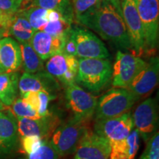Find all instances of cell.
<instances>
[{"label":"cell","instance_id":"6da1fadb","mask_svg":"<svg viewBox=\"0 0 159 159\" xmlns=\"http://www.w3.org/2000/svg\"><path fill=\"white\" fill-rule=\"evenodd\" d=\"M75 19L79 24L96 32L121 50L133 51L122 14L106 0H102L96 8Z\"/></svg>","mask_w":159,"mask_h":159},{"label":"cell","instance_id":"7a4b0ae2","mask_svg":"<svg viewBox=\"0 0 159 159\" xmlns=\"http://www.w3.org/2000/svg\"><path fill=\"white\" fill-rule=\"evenodd\" d=\"M112 78V65L108 59L80 58L75 82L91 92H99Z\"/></svg>","mask_w":159,"mask_h":159},{"label":"cell","instance_id":"3957f363","mask_svg":"<svg viewBox=\"0 0 159 159\" xmlns=\"http://www.w3.org/2000/svg\"><path fill=\"white\" fill-rule=\"evenodd\" d=\"M137 100L128 89H111L97 99L95 119L101 120L121 116L129 112Z\"/></svg>","mask_w":159,"mask_h":159},{"label":"cell","instance_id":"277c9868","mask_svg":"<svg viewBox=\"0 0 159 159\" xmlns=\"http://www.w3.org/2000/svg\"><path fill=\"white\" fill-rule=\"evenodd\" d=\"M144 32V54L152 55L158 44L159 0H136Z\"/></svg>","mask_w":159,"mask_h":159},{"label":"cell","instance_id":"5b68a950","mask_svg":"<svg viewBox=\"0 0 159 159\" xmlns=\"http://www.w3.org/2000/svg\"><path fill=\"white\" fill-rule=\"evenodd\" d=\"M87 130L85 122L71 119L66 124L59 125L49 139L59 156L75 153L81 139Z\"/></svg>","mask_w":159,"mask_h":159},{"label":"cell","instance_id":"8992f818","mask_svg":"<svg viewBox=\"0 0 159 159\" xmlns=\"http://www.w3.org/2000/svg\"><path fill=\"white\" fill-rule=\"evenodd\" d=\"M66 99L67 107L74 115L73 119L86 122L96 111L97 98L85 91L76 83L66 85Z\"/></svg>","mask_w":159,"mask_h":159},{"label":"cell","instance_id":"52a82bcc","mask_svg":"<svg viewBox=\"0 0 159 159\" xmlns=\"http://www.w3.org/2000/svg\"><path fill=\"white\" fill-rule=\"evenodd\" d=\"M145 65L146 62L140 57L119 50L112 67V85L114 88L128 89Z\"/></svg>","mask_w":159,"mask_h":159},{"label":"cell","instance_id":"ba28073f","mask_svg":"<svg viewBox=\"0 0 159 159\" xmlns=\"http://www.w3.org/2000/svg\"><path fill=\"white\" fill-rule=\"evenodd\" d=\"M121 11L130 40L133 54L140 57L144 55V41L136 0H121Z\"/></svg>","mask_w":159,"mask_h":159},{"label":"cell","instance_id":"9c48e42d","mask_svg":"<svg viewBox=\"0 0 159 159\" xmlns=\"http://www.w3.org/2000/svg\"><path fill=\"white\" fill-rule=\"evenodd\" d=\"M69 36L74 41L77 57L79 58L107 59L110 56L102 41L88 30L74 27L71 28Z\"/></svg>","mask_w":159,"mask_h":159},{"label":"cell","instance_id":"30bf717a","mask_svg":"<svg viewBox=\"0 0 159 159\" xmlns=\"http://www.w3.org/2000/svg\"><path fill=\"white\" fill-rule=\"evenodd\" d=\"M132 120L134 128L145 142H148L158 131V115L156 100L148 98L140 103L132 115Z\"/></svg>","mask_w":159,"mask_h":159},{"label":"cell","instance_id":"8fae6325","mask_svg":"<svg viewBox=\"0 0 159 159\" xmlns=\"http://www.w3.org/2000/svg\"><path fill=\"white\" fill-rule=\"evenodd\" d=\"M134 128L132 114L127 112L114 118L96 120L94 132L113 143L126 139Z\"/></svg>","mask_w":159,"mask_h":159},{"label":"cell","instance_id":"7c38bea8","mask_svg":"<svg viewBox=\"0 0 159 159\" xmlns=\"http://www.w3.org/2000/svg\"><path fill=\"white\" fill-rule=\"evenodd\" d=\"M16 120L18 134L21 137L35 136L47 139L59 126L58 117L51 113L37 119L16 118Z\"/></svg>","mask_w":159,"mask_h":159},{"label":"cell","instance_id":"4fadbf2b","mask_svg":"<svg viewBox=\"0 0 159 159\" xmlns=\"http://www.w3.org/2000/svg\"><path fill=\"white\" fill-rule=\"evenodd\" d=\"M110 152L108 141L87 129L75 151V159H108Z\"/></svg>","mask_w":159,"mask_h":159},{"label":"cell","instance_id":"5bb4252c","mask_svg":"<svg viewBox=\"0 0 159 159\" xmlns=\"http://www.w3.org/2000/svg\"><path fill=\"white\" fill-rule=\"evenodd\" d=\"M47 71L66 85L75 83L78 70L77 57L64 53L55 55L46 63Z\"/></svg>","mask_w":159,"mask_h":159},{"label":"cell","instance_id":"9a60e30c","mask_svg":"<svg viewBox=\"0 0 159 159\" xmlns=\"http://www.w3.org/2000/svg\"><path fill=\"white\" fill-rule=\"evenodd\" d=\"M159 75V60L152 57L140 72L135 77L128 87L129 91L139 99L150 93L158 84Z\"/></svg>","mask_w":159,"mask_h":159},{"label":"cell","instance_id":"2e32d148","mask_svg":"<svg viewBox=\"0 0 159 159\" xmlns=\"http://www.w3.org/2000/svg\"><path fill=\"white\" fill-rule=\"evenodd\" d=\"M59 88L56 79L44 71L35 74L25 72L19 80V91L21 97L29 91H45L53 94Z\"/></svg>","mask_w":159,"mask_h":159},{"label":"cell","instance_id":"e0dca14e","mask_svg":"<svg viewBox=\"0 0 159 159\" xmlns=\"http://www.w3.org/2000/svg\"><path fill=\"white\" fill-rule=\"evenodd\" d=\"M67 38L56 37L43 31L35 32L30 44L42 61L63 52Z\"/></svg>","mask_w":159,"mask_h":159},{"label":"cell","instance_id":"ac0fdd59","mask_svg":"<svg viewBox=\"0 0 159 159\" xmlns=\"http://www.w3.org/2000/svg\"><path fill=\"white\" fill-rule=\"evenodd\" d=\"M18 136L17 120L11 111H0V157L13 150Z\"/></svg>","mask_w":159,"mask_h":159},{"label":"cell","instance_id":"d6986e66","mask_svg":"<svg viewBox=\"0 0 159 159\" xmlns=\"http://www.w3.org/2000/svg\"><path fill=\"white\" fill-rule=\"evenodd\" d=\"M21 66L19 43L11 37L0 39V68L4 72L16 71Z\"/></svg>","mask_w":159,"mask_h":159},{"label":"cell","instance_id":"ffe728a7","mask_svg":"<svg viewBox=\"0 0 159 159\" xmlns=\"http://www.w3.org/2000/svg\"><path fill=\"white\" fill-rule=\"evenodd\" d=\"M140 134L134 128L126 139L110 143L109 159H134L140 147Z\"/></svg>","mask_w":159,"mask_h":159},{"label":"cell","instance_id":"44dd1931","mask_svg":"<svg viewBox=\"0 0 159 159\" xmlns=\"http://www.w3.org/2000/svg\"><path fill=\"white\" fill-rule=\"evenodd\" d=\"M19 80L17 71L0 74V100L6 106H11L17 98Z\"/></svg>","mask_w":159,"mask_h":159},{"label":"cell","instance_id":"7402d4cb","mask_svg":"<svg viewBox=\"0 0 159 159\" xmlns=\"http://www.w3.org/2000/svg\"><path fill=\"white\" fill-rule=\"evenodd\" d=\"M7 32V34L13 35L20 43L30 42L35 31L21 12L18 11L13 16Z\"/></svg>","mask_w":159,"mask_h":159},{"label":"cell","instance_id":"603a6c76","mask_svg":"<svg viewBox=\"0 0 159 159\" xmlns=\"http://www.w3.org/2000/svg\"><path fill=\"white\" fill-rule=\"evenodd\" d=\"M19 45L21 53V65H23L25 72L35 74L43 71L44 69L43 61L35 52L30 43H20Z\"/></svg>","mask_w":159,"mask_h":159},{"label":"cell","instance_id":"cb8c5ba5","mask_svg":"<svg viewBox=\"0 0 159 159\" xmlns=\"http://www.w3.org/2000/svg\"><path fill=\"white\" fill-rule=\"evenodd\" d=\"M21 98L28 103L40 116H43L49 113V103L55 98V96L45 91H29L22 95Z\"/></svg>","mask_w":159,"mask_h":159},{"label":"cell","instance_id":"d4e9b609","mask_svg":"<svg viewBox=\"0 0 159 159\" xmlns=\"http://www.w3.org/2000/svg\"><path fill=\"white\" fill-rule=\"evenodd\" d=\"M33 5L45 10L57 11L66 17L74 20L75 15L71 0H33Z\"/></svg>","mask_w":159,"mask_h":159},{"label":"cell","instance_id":"484cf974","mask_svg":"<svg viewBox=\"0 0 159 159\" xmlns=\"http://www.w3.org/2000/svg\"><path fill=\"white\" fill-rule=\"evenodd\" d=\"M19 11L27 19L35 32L43 30L47 23V10L32 5L28 8L20 10Z\"/></svg>","mask_w":159,"mask_h":159},{"label":"cell","instance_id":"4316f807","mask_svg":"<svg viewBox=\"0 0 159 159\" xmlns=\"http://www.w3.org/2000/svg\"><path fill=\"white\" fill-rule=\"evenodd\" d=\"M72 20L67 18H62L52 21H47L42 31L53 36L67 38L72 28Z\"/></svg>","mask_w":159,"mask_h":159},{"label":"cell","instance_id":"83f0119b","mask_svg":"<svg viewBox=\"0 0 159 159\" xmlns=\"http://www.w3.org/2000/svg\"><path fill=\"white\" fill-rule=\"evenodd\" d=\"M11 106L12 113L16 118L37 119L41 117L22 98H16Z\"/></svg>","mask_w":159,"mask_h":159},{"label":"cell","instance_id":"f1b7e54d","mask_svg":"<svg viewBox=\"0 0 159 159\" xmlns=\"http://www.w3.org/2000/svg\"><path fill=\"white\" fill-rule=\"evenodd\" d=\"M58 154L47 139L43 141L35 152L28 154L25 159H58Z\"/></svg>","mask_w":159,"mask_h":159},{"label":"cell","instance_id":"f546056e","mask_svg":"<svg viewBox=\"0 0 159 159\" xmlns=\"http://www.w3.org/2000/svg\"><path fill=\"white\" fill-rule=\"evenodd\" d=\"M102 0H72V8L75 18L85 14L96 8Z\"/></svg>","mask_w":159,"mask_h":159},{"label":"cell","instance_id":"4dcf8cb0","mask_svg":"<svg viewBox=\"0 0 159 159\" xmlns=\"http://www.w3.org/2000/svg\"><path fill=\"white\" fill-rule=\"evenodd\" d=\"M146 148L140 159H159V134L158 131L147 142Z\"/></svg>","mask_w":159,"mask_h":159},{"label":"cell","instance_id":"1f68e13d","mask_svg":"<svg viewBox=\"0 0 159 159\" xmlns=\"http://www.w3.org/2000/svg\"><path fill=\"white\" fill-rule=\"evenodd\" d=\"M44 139L35 136L21 137V147L27 155L35 152L42 144Z\"/></svg>","mask_w":159,"mask_h":159},{"label":"cell","instance_id":"d6a6232c","mask_svg":"<svg viewBox=\"0 0 159 159\" xmlns=\"http://www.w3.org/2000/svg\"><path fill=\"white\" fill-rule=\"evenodd\" d=\"M22 3L16 0H0V11L9 14H15L21 10Z\"/></svg>","mask_w":159,"mask_h":159},{"label":"cell","instance_id":"836d02e7","mask_svg":"<svg viewBox=\"0 0 159 159\" xmlns=\"http://www.w3.org/2000/svg\"><path fill=\"white\" fill-rule=\"evenodd\" d=\"M106 1L111 3L117 10V11L122 14V11H121V0H106Z\"/></svg>","mask_w":159,"mask_h":159},{"label":"cell","instance_id":"e575fe53","mask_svg":"<svg viewBox=\"0 0 159 159\" xmlns=\"http://www.w3.org/2000/svg\"><path fill=\"white\" fill-rule=\"evenodd\" d=\"M7 30H6L5 29L0 27V39H1L2 38H3L5 35H7ZM1 73H4V71H2V69L0 68V74H1Z\"/></svg>","mask_w":159,"mask_h":159},{"label":"cell","instance_id":"d590c367","mask_svg":"<svg viewBox=\"0 0 159 159\" xmlns=\"http://www.w3.org/2000/svg\"><path fill=\"white\" fill-rule=\"evenodd\" d=\"M6 109H7V106L4 105L2 102L0 100V111H5Z\"/></svg>","mask_w":159,"mask_h":159},{"label":"cell","instance_id":"8d00e7d4","mask_svg":"<svg viewBox=\"0 0 159 159\" xmlns=\"http://www.w3.org/2000/svg\"><path fill=\"white\" fill-rule=\"evenodd\" d=\"M16 1L20 2H21V3H22V5H24V4L27 3V2L30 1V0H16Z\"/></svg>","mask_w":159,"mask_h":159}]
</instances>
